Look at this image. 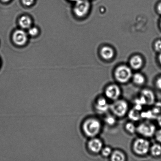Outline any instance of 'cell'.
<instances>
[{
    "instance_id": "obj_1",
    "label": "cell",
    "mask_w": 161,
    "mask_h": 161,
    "mask_svg": "<svg viewBox=\"0 0 161 161\" xmlns=\"http://www.w3.org/2000/svg\"><path fill=\"white\" fill-rule=\"evenodd\" d=\"M102 125L100 121L96 118H88L82 124V131L86 136L94 138L99 135L102 130Z\"/></svg>"
},
{
    "instance_id": "obj_2",
    "label": "cell",
    "mask_w": 161,
    "mask_h": 161,
    "mask_svg": "<svg viewBox=\"0 0 161 161\" xmlns=\"http://www.w3.org/2000/svg\"><path fill=\"white\" fill-rule=\"evenodd\" d=\"M110 109L114 116L117 117H123L128 111V104L126 101L119 99L113 101L110 105Z\"/></svg>"
},
{
    "instance_id": "obj_3",
    "label": "cell",
    "mask_w": 161,
    "mask_h": 161,
    "mask_svg": "<svg viewBox=\"0 0 161 161\" xmlns=\"http://www.w3.org/2000/svg\"><path fill=\"white\" fill-rule=\"evenodd\" d=\"M149 142L146 139L138 138L134 142L132 148L133 151L137 155H146L149 152L150 149Z\"/></svg>"
},
{
    "instance_id": "obj_4",
    "label": "cell",
    "mask_w": 161,
    "mask_h": 161,
    "mask_svg": "<svg viewBox=\"0 0 161 161\" xmlns=\"http://www.w3.org/2000/svg\"><path fill=\"white\" fill-rule=\"evenodd\" d=\"M114 75L116 80L119 83H127L132 78V70L127 66H119L115 70Z\"/></svg>"
},
{
    "instance_id": "obj_5",
    "label": "cell",
    "mask_w": 161,
    "mask_h": 161,
    "mask_svg": "<svg viewBox=\"0 0 161 161\" xmlns=\"http://www.w3.org/2000/svg\"><path fill=\"white\" fill-rule=\"evenodd\" d=\"M156 131L155 126L149 121L142 122L137 127L136 132L146 138H150L153 136Z\"/></svg>"
},
{
    "instance_id": "obj_6",
    "label": "cell",
    "mask_w": 161,
    "mask_h": 161,
    "mask_svg": "<svg viewBox=\"0 0 161 161\" xmlns=\"http://www.w3.org/2000/svg\"><path fill=\"white\" fill-rule=\"evenodd\" d=\"M90 7L89 3L87 0H78L74 6V13L79 17H84L88 14Z\"/></svg>"
},
{
    "instance_id": "obj_7",
    "label": "cell",
    "mask_w": 161,
    "mask_h": 161,
    "mask_svg": "<svg viewBox=\"0 0 161 161\" xmlns=\"http://www.w3.org/2000/svg\"><path fill=\"white\" fill-rule=\"evenodd\" d=\"M28 34L23 29H18L14 31L12 35V40L16 45L22 46L27 42Z\"/></svg>"
},
{
    "instance_id": "obj_8",
    "label": "cell",
    "mask_w": 161,
    "mask_h": 161,
    "mask_svg": "<svg viewBox=\"0 0 161 161\" xmlns=\"http://www.w3.org/2000/svg\"><path fill=\"white\" fill-rule=\"evenodd\" d=\"M105 94L107 99L113 101L117 100L121 96V88L116 84L110 85L106 88Z\"/></svg>"
},
{
    "instance_id": "obj_9",
    "label": "cell",
    "mask_w": 161,
    "mask_h": 161,
    "mask_svg": "<svg viewBox=\"0 0 161 161\" xmlns=\"http://www.w3.org/2000/svg\"><path fill=\"white\" fill-rule=\"evenodd\" d=\"M88 150L94 154H97L101 152L103 148V143L100 139L94 137L91 138L87 143Z\"/></svg>"
},
{
    "instance_id": "obj_10",
    "label": "cell",
    "mask_w": 161,
    "mask_h": 161,
    "mask_svg": "<svg viewBox=\"0 0 161 161\" xmlns=\"http://www.w3.org/2000/svg\"><path fill=\"white\" fill-rule=\"evenodd\" d=\"M110 106L107 99L104 97H99L95 102V109L98 113L101 114L107 113L110 109Z\"/></svg>"
},
{
    "instance_id": "obj_11",
    "label": "cell",
    "mask_w": 161,
    "mask_h": 161,
    "mask_svg": "<svg viewBox=\"0 0 161 161\" xmlns=\"http://www.w3.org/2000/svg\"><path fill=\"white\" fill-rule=\"evenodd\" d=\"M140 96L144 100L146 105H152L155 103V94L150 89L143 90L140 93Z\"/></svg>"
},
{
    "instance_id": "obj_12",
    "label": "cell",
    "mask_w": 161,
    "mask_h": 161,
    "mask_svg": "<svg viewBox=\"0 0 161 161\" xmlns=\"http://www.w3.org/2000/svg\"><path fill=\"white\" fill-rule=\"evenodd\" d=\"M18 22L19 25L22 29H28L32 26V19L28 15H23L20 17Z\"/></svg>"
},
{
    "instance_id": "obj_13",
    "label": "cell",
    "mask_w": 161,
    "mask_h": 161,
    "mask_svg": "<svg viewBox=\"0 0 161 161\" xmlns=\"http://www.w3.org/2000/svg\"><path fill=\"white\" fill-rule=\"evenodd\" d=\"M101 55L104 59L110 60L114 56V51L110 47H105L101 50Z\"/></svg>"
},
{
    "instance_id": "obj_14",
    "label": "cell",
    "mask_w": 161,
    "mask_h": 161,
    "mask_svg": "<svg viewBox=\"0 0 161 161\" xmlns=\"http://www.w3.org/2000/svg\"><path fill=\"white\" fill-rule=\"evenodd\" d=\"M130 64L132 68L137 70L141 68L142 66L143 60L139 56H134L130 59Z\"/></svg>"
},
{
    "instance_id": "obj_15",
    "label": "cell",
    "mask_w": 161,
    "mask_h": 161,
    "mask_svg": "<svg viewBox=\"0 0 161 161\" xmlns=\"http://www.w3.org/2000/svg\"><path fill=\"white\" fill-rule=\"evenodd\" d=\"M110 158V160L113 161H124L126 159L125 154L122 151L119 150L113 151Z\"/></svg>"
},
{
    "instance_id": "obj_16",
    "label": "cell",
    "mask_w": 161,
    "mask_h": 161,
    "mask_svg": "<svg viewBox=\"0 0 161 161\" xmlns=\"http://www.w3.org/2000/svg\"><path fill=\"white\" fill-rule=\"evenodd\" d=\"M128 116L129 119L132 121H138L141 118V113L140 110L133 108L129 112Z\"/></svg>"
},
{
    "instance_id": "obj_17",
    "label": "cell",
    "mask_w": 161,
    "mask_h": 161,
    "mask_svg": "<svg viewBox=\"0 0 161 161\" xmlns=\"http://www.w3.org/2000/svg\"><path fill=\"white\" fill-rule=\"evenodd\" d=\"M132 77L134 83L138 86H142L146 82V78L141 74H135Z\"/></svg>"
},
{
    "instance_id": "obj_18",
    "label": "cell",
    "mask_w": 161,
    "mask_h": 161,
    "mask_svg": "<svg viewBox=\"0 0 161 161\" xmlns=\"http://www.w3.org/2000/svg\"><path fill=\"white\" fill-rule=\"evenodd\" d=\"M150 152L152 155L154 157H158L161 155V146L155 143L151 146Z\"/></svg>"
},
{
    "instance_id": "obj_19",
    "label": "cell",
    "mask_w": 161,
    "mask_h": 161,
    "mask_svg": "<svg viewBox=\"0 0 161 161\" xmlns=\"http://www.w3.org/2000/svg\"><path fill=\"white\" fill-rule=\"evenodd\" d=\"M141 118L149 119H157L158 116L153 113L152 110H147L142 112L141 113Z\"/></svg>"
},
{
    "instance_id": "obj_20",
    "label": "cell",
    "mask_w": 161,
    "mask_h": 161,
    "mask_svg": "<svg viewBox=\"0 0 161 161\" xmlns=\"http://www.w3.org/2000/svg\"><path fill=\"white\" fill-rule=\"evenodd\" d=\"M116 117L114 115H108L105 117V121L107 125L114 126L117 122Z\"/></svg>"
},
{
    "instance_id": "obj_21",
    "label": "cell",
    "mask_w": 161,
    "mask_h": 161,
    "mask_svg": "<svg viewBox=\"0 0 161 161\" xmlns=\"http://www.w3.org/2000/svg\"><path fill=\"white\" fill-rule=\"evenodd\" d=\"M125 129L129 133L134 134L136 132L137 127L135 124L132 122H128L125 124Z\"/></svg>"
},
{
    "instance_id": "obj_22",
    "label": "cell",
    "mask_w": 161,
    "mask_h": 161,
    "mask_svg": "<svg viewBox=\"0 0 161 161\" xmlns=\"http://www.w3.org/2000/svg\"><path fill=\"white\" fill-rule=\"evenodd\" d=\"M153 105V108L151 109L153 113L157 116L161 114V102L155 103Z\"/></svg>"
},
{
    "instance_id": "obj_23",
    "label": "cell",
    "mask_w": 161,
    "mask_h": 161,
    "mask_svg": "<svg viewBox=\"0 0 161 161\" xmlns=\"http://www.w3.org/2000/svg\"><path fill=\"white\" fill-rule=\"evenodd\" d=\"M113 152L111 148L109 147H105L102 148L101 151L102 155L104 157H110Z\"/></svg>"
},
{
    "instance_id": "obj_24",
    "label": "cell",
    "mask_w": 161,
    "mask_h": 161,
    "mask_svg": "<svg viewBox=\"0 0 161 161\" xmlns=\"http://www.w3.org/2000/svg\"><path fill=\"white\" fill-rule=\"evenodd\" d=\"M39 33V29L36 27L31 26L28 29V35L32 37L37 36Z\"/></svg>"
},
{
    "instance_id": "obj_25",
    "label": "cell",
    "mask_w": 161,
    "mask_h": 161,
    "mask_svg": "<svg viewBox=\"0 0 161 161\" xmlns=\"http://www.w3.org/2000/svg\"><path fill=\"white\" fill-rule=\"evenodd\" d=\"M35 0H22L23 5L26 6H30L34 4Z\"/></svg>"
},
{
    "instance_id": "obj_26",
    "label": "cell",
    "mask_w": 161,
    "mask_h": 161,
    "mask_svg": "<svg viewBox=\"0 0 161 161\" xmlns=\"http://www.w3.org/2000/svg\"><path fill=\"white\" fill-rule=\"evenodd\" d=\"M154 136H155L156 140L158 142L161 143V129L156 131Z\"/></svg>"
},
{
    "instance_id": "obj_27",
    "label": "cell",
    "mask_w": 161,
    "mask_h": 161,
    "mask_svg": "<svg viewBox=\"0 0 161 161\" xmlns=\"http://www.w3.org/2000/svg\"><path fill=\"white\" fill-rule=\"evenodd\" d=\"M155 48L157 51H161V41L159 40L156 42Z\"/></svg>"
},
{
    "instance_id": "obj_28",
    "label": "cell",
    "mask_w": 161,
    "mask_h": 161,
    "mask_svg": "<svg viewBox=\"0 0 161 161\" xmlns=\"http://www.w3.org/2000/svg\"><path fill=\"white\" fill-rule=\"evenodd\" d=\"M156 86L158 89L161 90V77L159 78L156 82Z\"/></svg>"
},
{
    "instance_id": "obj_29",
    "label": "cell",
    "mask_w": 161,
    "mask_h": 161,
    "mask_svg": "<svg viewBox=\"0 0 161 161\" xmlns=\"http://www.w3.org/2000/svg\"><path fill=\"white\" fill-rule=\"evenodd\" d=\"M159 125L161 127V114L159 115L157 118Z\"/></svg>"
},
{
    "instance_id": "obj_30",
    "label": "cell",
    "mask_w": 161,
    "mask_h": 161,
    "mask_svg": "<svg viewBox=\"0 0 161 161\" xmlns=\"http://www.w3.org/2000/svg\"><path fill=\"white\" fill-rule=\"evenodd\" d=\"M158 10L159 13L161 14V3H160L158 6Z\"/></svg>"
},
{
    "instance_id": "obj_31",
    "label": "cell",
    "mask_w": 161,
    "mask_h": 161,
    "mask_svg": "<svg viewBox=\"0 0 161 161\" xmlns=\"http://www.w3.org/2000/svg\"><path fill=\"white\" fill-rule=\"evenodd\" d=\"M4 3H7L10 1V0H1Z\"/></svg>"
},
{
    "instance_id": "obj_32",
    "label": "cell",
    "mask_w": 161,
    "mask_h": 161,
    "mask_svg": "<svg viewBox=\"0 0 161 161\" xmlns=\"http://www.w3.org/2000/svg\"><path fill=\"white\" fill-rule=\"evenodd\" d=\"M159 61H160V63L161 64V53L160 55V56H159Z\"/></svg>"
},
{
    "instance_id": "obj_33",
    "label": "cell",
    "mask_w": 161,
    "mask_h": 161,
    "mask_svg": "<svg viewBox=\"0 0 161 161\" xmlns=\"http://www.w3.org/2000/svg\"><path fill=\"white\" fill-rule=\"evenodd\" d=\"M69 1L72 2H76L78 1V0H69Z\"/></svg>"
},
{
    "instance_id": "obj_34",
    "label": "cell",
    "mask_w": 161,
    "mask_h": 161,
    "mask_svg": "<svg viewBox=\"0 0 161 161\" xmlns=\"http://www.w3.org/2000/svg\"><path fill=\"white\" fill-rule=\"evenodd\" d=\"M160 25H161V21Z\"/></svg>"
}]
</instances>
